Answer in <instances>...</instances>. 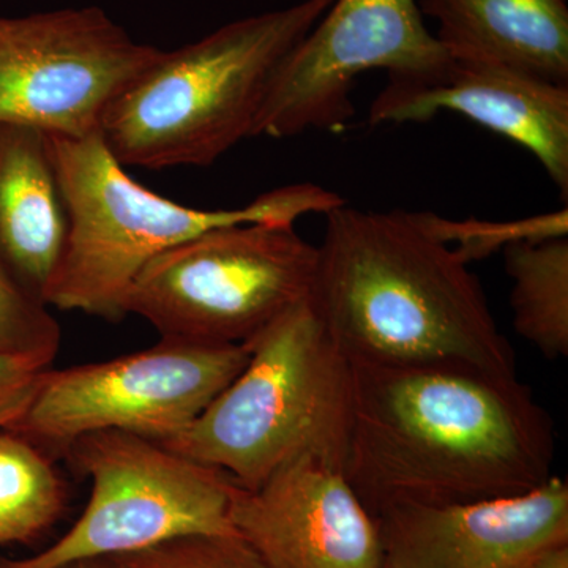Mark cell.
<instances>
[{"mask_svg": "<svg viewBox=\"0 0 568 568\" xmlns=\"http://www.w3.org/2000/svg\"><path fill=\"white\" fill-rule=\"evenodd\" d=\"M345 476L373 515L473 503L555 476L551 417L517 375L454 365L351 364Z\"/></svg>", "mask_w": 568, "mask_h": 568, "instance_id": "1", "label": "cell"}, {"mask_svg": "<svg viewBox=\"0 0 568 568\" xmlns=\"http://www.w3.org/2000/svg\"><path fill=\"white\" fill-rule=\"evenodd\" d=\"M312 304L351 364L454 365L517 375L469 264L414 212L325 213Z\"/></svg>", "mask_w": 568, "mask_h": 568, "instance_id": "2", "label": "cell"}, {"mask_svg": "<svg viewBox=\"0 0 568 568\" xmlns=\"http://www.w3.org/2000/svg\"><path fill=\"white\" fill-rule=\"evenodd\" d=\"M47 140L69 233L43 301L62 312L122 320L138 275L168 250L239 224L294 227L302 216L325 215L346 204L324 186L294 183L260 194L244 207H186L134 181L100 133L85 138L47 134Z\"/></svg>", "mask_w": 568, "mask_h": 568, "instance_id": "3", "label": "cell"}, {"mask_svg": "<svg viewBox=\"0 0 568 568\" xmlns=\"http://www.w3.org/2000/svg\"><path fill=\"white\" fill-rule=\"evenodd\" d=\"M334 2L302 0L162 51L104 111V144L125 168L211 166L253 138L276 71Z\"/></svg>", "mask_w": 568, "mask_h": 568, "instance_id": "4", "label": "cell"}, {"mask_svg": "<svg viewBox=\"0 0 568 568\" xmlns=\"http://www.w3.org/2000/svg\"><path fill=\"white\" fill-rule=\"evenodd\" d=\"M250 358L192 424L156 443L215 467L244 489L295 458L345 466L353 366L312 298L246 342Z\"/></svg>", "mask_w": 568, "mask_h": 568, "instance_id": "5", "label": "cell"}, {"mask_svg": "<svg viewBox=\"0 0 568 568\" xmlns=\"http://www.w3.org/2000/svg\"><path fill=\"white\" fill-rule=\"evenodd\" d=\"M317 246L294 227L239 224L152 260L126 295L162 338L244 345L312 295Z\"/></svg>", "mask_w": 568, "mask_h": 568, "instance_id": "6", "label": "cell"}, {"mask_svg": "<svg viewBox=\"0 0 568 568\" xmlns=\"http://www.w3.org/2000/svg\"><path fill=\"white\" fill-rule=\"evenodd\" d=\"M92 480V495L65 536L39 555L0 559V568H62L121 558L192 536H237L235 481L156 440L104 429L78 437L65 454Z\"/></svg>", "mask_w": 568, "mask_h": 568, "instance_id": "7", "label": "cell"}, {"mask_svg": "<svg viewBox=\"0 0 568 568\" xmlns=\"http://www.w3.org/2000/svg\"><path fill=\"white\" fill-rule=\"evenodd\" d=\"M250 347L162 342L100 364L50 368L17 433L47 454L118 429L152 440L181 432L244 369Z\"/></svg>", "mask_w": 568, "mask_h": 568, "instance_id": "8", "label": "cell"}, {"mask_svg": "<svg viewBox=\"0 0 568 568\" xmlns=\"http://www.w3.org/2000/svg\"><path fill=\"white\" fill-rule=\"evenodd\" d=\"M162 51L100 7L0 17V123L48 136L99 133L112 100Z\"/></svg>", "mask_w": 568, "mask_h": 568, "instance_id": "9", "label": "cell"}, {"mask_svg": "<svg viewBox=\"0 0 568 568\" xmlns=\"http://www.w3.org/2000/svg\"><path fill=\"white\" fill-rule=\"evenodd\" d=\"M447 58L417 0H335L276 71L253 138L343 132L361 74L424 77Z\"/></svg>", "mask_w": 568, "mask_h": 568, "instance_id": "10", "label": "cell"}, {"mask_svg": "<svg viewBox=\"0 0 568 568\" xmlns=\"http://www.w3.org/2000/svg\"><path fill=\"white\" fill-rule=\"evenodd\" d=\"M231 525L267 568H383L375 515L342 466L313 455L261 487L237 485Z\"/></svg>", "mask_w": 568, "mask_h": 568, "instance_id": "11", "label": "cell"}, {"mask_svg": "<svg viewBox=\"0 0 568 568\" xmlns=\"http://www.w3.org/2000/svg\"><path fill=\"white\" fill-rule=\"evenodd\" d=\"M444 111L465 115L532 153L567 201L568 85L504 63L448 55L424 77L388 78L368 122H428Z\"/></svg>", "mask_w": 568, "mask_h": 568, "instance_id": "12", "label": "cell"}, {"mask_svg": "<svg viewBox=\"0 0 568 568\" xmlns=\"http://www.w3.org/2000/svg\"><path fill=\"white\" fill-rule=\"evenodd\" d=\"M383 568H514L568 541V485L552 476L523 495L396 504L376 511Z\"/></svg>", "mask_w": 568, "mask_h": 568, "instance_id": "13", "label": "cell"}, {"mask_svg": "<svg viewBox=\"0 0 568 568\" xmlns=\"http://www.w3.org/2000/svg\"><path fill=\"white\" fill-rule=\"evenodd\" d=\"M67 233L47 134L0 123V260L41 301L61 263Z\"/></svg>", "mask_w": 568, "mask_h": 568, "instance_id": "14", "label": "cell"}, {"mask_svg": "<svg viewBox=\"0 0 568 568\" xmlns=\"http://www.w3.org/2000/svg\"><path fill=\"white\" fill-rule=\"evenodd\" d=\"M450 58L504 63L568 85L567 0H417Z\"/></svg>", "mask_w": 568, "mask_h": 568, "instance_id": "15", "label": "cell"}, {"mask_svg": "<svg viewBox=\"0 0 568 568\" xmlns=\"http://www.w3.org/2000/svg\"><path fill=\"white\" fill-rule=\"evenodd\" d=\"M515 331L547 358L568 354V237L504 250Z\"/></svg>", "mask_w": 568, "mask_h": 568, "instance_id": "16", "label": "cell"}, {"mask_svg": "<svg viewBox=\"0 0 568 568\" xmlns=\"http://www.w3.org/2000/svg\"><path fill=\"white\" fill-rule=\"evenodd\" d=\"M31 440L0 435V547L50 529L65 507V485L51 457Z\"/></svg>", "mask_w": 568, "mask_h": 568, "instance_id": "17", "label": "cell"}, {"mask_svg": "<svg viewBox=\"0 0 568 568\" xmlns=\"http://www.w3.org/2000/svg\"><path fill=\"white\" fill-rule=\"evenodd\" d=\"M414 215L426 233L454 248L467 264L504 252L507 246L521 242L568 237L567 207L515 222H485L477 219L455 222L429 212H414Z\"/></svg>", "mask_w": 568, "mask_h": 568, "instance_id": "18", "label": "cell"}, {"mask_svg": "<svg viewBox=\"0 0 568 568\" xmlns=\"http://www.w3.org/2000/svg\"><path fill=\"white\" fill-rule=\"evenodd\" d=\"M61 327L50 306L26 290L0 260V351L54 362Z\"/></svg>", "mask_w": 568, "mask_h": 568, "instance_id": "19", "label": "cell"}, {"mask_svg": "<svg viewBox=\"0 0 568 568\" xmlns=\"http://www.w3.org/2000/svg\"><path fill=\"white\" fill-rule=\"evenodd\" d=\"M125 568H267L239 536H192L115 558Z\"/></svg>", "mask_w": 568, "mask_h": 568, "instance_id": "20", "label": "cell"}, {"mask_svg": "<svg viewBox=\"0 0 568 568\" xmlns=\"http://www.w3.org/2000/svg\"><path fill=\"white\" fill-rule=\"evenodd\" d=\"M51 365L39 355L0 351V429L13 432L20 425Z\"/></svg>", "mask_w": 568, "mask_h": 568, "instance_id": "21", "label": "cell"}, {"mask_svg": "<svg viewBox=\"0 0 568 568\" xmlns=\"http://www.w3.org/2000/svg\"><path fill=\"white\" fill-rule=\"evenodd\" d=\"M521 568H568V541L541 549Z\"/></svg>", "mask_w": 568, "mask_h": 568, "instance_id": "22", "label": "cell"}, {"mask_svg": "<svg viewBox=\"0 0 568 568\" xmlns=\"http://www.w3.org/2000/svg\"><path fill=\"white\" fill-rule=\"evenodd\" d=\"M62 568H125L115 558H100L80 560V562L70 564Z\"/></svg>", "mask_w": 568, "mask_h": 568, "instance_id": "23", "label": "cell"}, {"mask_svg": "<svg viewBox=\"0 0 568 568\" xmlns=\"http://www.w3.org/2000/svg\"><path fill=\"white\" fill-rule=\"evenodd\" d=\"M526 564V562H525ZM523 566L514 567V568H521Z\"/></svg>", "mask_w": 568, "mask_h": 568, "instance_id": "24", "label": "cell"}]
</instances>
